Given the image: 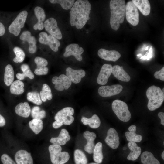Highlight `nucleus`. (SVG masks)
<instances>
[{"instance_id":"obj_20","label":"nucleus","mask_w":164,"mask_h":164,"mask_svg":"<svg viewBox=\"0 0 164 164\" xmlns=\"http://www.w3.org/2000/svg\"><path fill=\"white\" fill-rule=\"evenodd\" d=\"M83 136L87 140L84 149L88 153L91 154L93 153L95 146L94 141L96 138V135L94 133L87 131L84 132Z\"/></svg>"},{"instance_id":"obj_35","label":"nucleus","mask_w":164,"mask_h":164,"mask_svg":"<svg viewBox=\"0 0 164 164\" xmlns=\"http://www.w3.org/2000/svg\"><path fill=\"white\" fill-rule=\"evenodd\" d=\"M39 94L41 100L43 102H45L47 99L51 100L53 97L51 89L50 87L46 84H43Z\"/></svg>"},{"instance_id":"obj_14","label":"nucleus","mask_w":164,"mask_h":164,"mask_svg":"<svg viewBox=\"0 0 164 164\" xmlns=\"http://www.w3.org/2000/svg\"><path fill=\"white\" fill-rule=\"evenodd\" d=\"M112 67L110 64H105L102 67L97 78V83L100 85L106 84L112 72Z\"/></svg>"},{"instance_id":"obj_25","label":"nucleus","mask_w":164,"mask_h":164,"mask_svg":"<svg viewBox=\"0 0 164 164\" xmlns=\"http://www.w3.org/2000/svg\"><path fill=\"white\" fill-rule=\"evenodd\" d=\"M128 146L131 152L127 156V159L132 161L137 159L141 153V147L138 146L135 142L132 141L129 142Z\"/></svg>"},{"instance_id":"obj_41","label":"nucleus","mask_w":164,"mask_h":164,"mask_svg":"<svg viewBox=\"0 0 164 164\" xmlns=\"http://www.w3.org/2000/svg\"><path fill=\"white\" fill-rule=\"evenodd\" d=\"M34 61L37 65V69L46 67L48 64L46 60L40 57H36L34 59Z\"/></svg>"},{"instance_id":"obj_12","label":"nucleus","mask_w":164,"mask_h":164,"mask_svg":"<svg viewBox=\"0 0 164 164\" xmlns=\"http://www.w3.org/2000/svg\"><path fill=\"white\" fill-rule=\"evenodd\" d=\"M52 82L55 85V89L60 91H63L64 89H68L72 84V82L68 77L63 74H61L59 77H53Z\"/></svg>"},{"instance_id":"obj_47","label":"nucleus","mask_w":164,"mask_h":164,"mask_svg":"<svg viewBox=\"0 0 164 164\" xmlns=\"http://www.w3.org/2000/svg\"><path fill=\"white\" fill-rule=\"evenodd\" d=\"M5 124V120L4 117L0 114V127L4 126Z\"/></svg>"},{"instance_id":"obj_26","label":"nucleus","mask_w":164,"mask_h":164,"mask_svg":"<svg viewBox=\"0 0 164 164\" xmlns=\"http://www.w3.org/2000/svg\"><path fill=\"white\" fill-rule=\"evenodd\" d=\"M15 111L18 115L24 118H28L31 112V108L27 102H21L17 105L15 108Z\"/></svg>"},{"instance_id":"obj_19","label":"nucleus","mask_w":164,"mask_h":164,"mask_svg":"<svg viewBox=\"0 0 164 164\" xmlns=\"http://www.w3.org/2000/svg\"><path fill=\"white\" fill-rule=\"evenodd\" d=\"M21 40L27 42L29 45V52L32 54L35 53L37 50L36 41L35 37L32 36L31 32L28 31H24L20 36Z\"/></svg>"},{"instance_id":"obj_7","label":"nucleus","mask_w":164,"mask_h":164,"mask_svg":"<svg viewBox=\"0 0 164 164\" xmlns=\"http://www.w3.org/2000/svg\"><path fill=\"white\" fill-rule=\"evenodd\" d=\"M125 14L127 21L132 25L137 26L139 22V13L138 9L132 1L126 5Z\"/></svg>"},{"instance_id":"obj_11","label":"nucleus","mask_w":164,"mask_h":164,"mask_svg":"<svg viewBox=\"0 0 164 164\" xmlns=\"http://www.w3.org/2000/svg\"><path fill=\"white\" fill-rule=\"evenodd\" d=\"M122 89L123 87L121 85L115 84L100 87L98 89V92L101 96L110 97L119 94Z\"/></svg>"},{"instance_id":"obj_34","label":"nucleus","mask_w":164,"mask_h":164,"mask_svg":"<svg viewBox=\"0 0 164 164\" xmlns=\"http://www.w3.org/2000/svg\"><path fill=\"white\" fill-rule=\"evenodd\" d=\"M29 125L30 129L36 134L40 133L43 128V122L41 119H33L29 121Z\"/></svg>"},{"instance_id":"obj_1","label":"nucleus","mask_w":164,"mask_h":164,"mask_svg":"<svg viewBox=\"0 0 164 164\" xmlns=\"http://www.w3.org/2000/svg\"><path fill=\"white\" fill-rule=\"evenodd\" d=\"M91 4L88 0H77L70 8V23L78 29H82L90 19Z\"/></svg>"},{"instance_id":"obj_38","label":"nucleus","mask_w":164,"mask_h":164,"mask_svg":"<svg viewBox=\"0 0 164 164\" xmlns=\"http://www.w3.org/2000/svg\"><path fill=\"white\" fill-rule=\"evenodd\" d=\"M50 2L52 4H59L64 9H70L73 5L74 0H50Z\"/></svg>"},{"instance_id":"obj_3","label":"nucleus","mask_w":164,"mask_h":164,"mask_svg":"<svg viewBox=\"0 0 164 164\" xmlns=\"http://www.w3.org/2000/svg\"><path fill=\"white\" fill-rule=\"evenodd\" d=\"M146 96L148 99V109L150 111L155 110L160 107L164 100V94L159 87L152 85L147 90Z\"/></svg>"},{"instance_id":"obj_5","label":"nucleus","mask_w":164,"mask_h":164,"mask_svg":"<svg viewBox=\"0 0 164 164\" xmlns=\"http://www.w3.org/2000/svg\"><path fill=\"white\" fill-rule=\"evenodd\" d=\"M111 106L113 112L119 120L124 122L129 121L131 115L126 103L116 99L113 102Z\"/></svg>"},{"instance_id":"obj_43","label":"nucleus","mask_w":164,"mask_h":164,"mask_svg":"<svg viewBox=\"0 0 164 164\" xmlns=\"http://www.w3.org/2000/svg\"><path fill=\"white\" fill-rule=\"evenodd\" d=\"M48 71V68L46 67L35 69L34 73L38 75H45L46 74Z\"/></svg>"},{"instance_id":"obj_22","label":"nucleus","mask_w":164,"mask_h":164,"mask_svg":"<svg viewBox=\"0 0 164 164\" xmlns=\"http://www.w3.org/2000/svg\"><path fill=\"white\" fill-rule=\"evenodd\" d=\"M112 73L117 79L124 82H129L131 77L122 66L115 65L112 67Z\"/></svg>"},{"instance_id":"obj_18","label":"nucleus","mask_w":164,"mask_h":164,"mask_svg":"<svg viewBox=\"0 0 164 164\" xmlns=\"http://www.w3.org/2000/svg\"><path fill=\"white\" fill-rule=\"evenodd\" d=\"M15 159L17 164H33L31 154L25 150L18 151L15 154Z\"/></svg>"},{"instance_id":"obj_16","label":"nucleus","mask_w":164,"mask_h":164,"mask_svg":"<svg viewBox=\"0 0 164 164\" xmlns=\"http://www.w3.org/2000/svg\"><path fill=\"white\" fill-rule=\"evenodd\" d=\"M66 76L74 83H80L81 78L84 77L86 73L82 69L74 70L70 67H67L66 70Z\"/></svg>"},{"instance_id":"obj_49","label":"nucleus","mask_w":164,"mask_h":164,"mask_svg":"<svg viewBox=\"0 0 164 164\" xmlns=\"http://www.w3.org/2000/svg\"><path fill=\"white\" fill-rule=\"evenodd\" d=\"M161 156L163 160L164 159V151H163L162 153Z\"/></svg>"},{"instance_id":"obj_8","label":"nucleus","mask_w":164,"mask_h":164,"mask_svg":"<svg viewBox=\"0 0 164 164\" xmlns=\"http://www.w3.org/2000/svg\"><path fill=\"white\" fill-rule=\"evenodd\" d=\"M74 113L73 108L71 107H65L57 112L54 118L56 121H60L63 125H70L74 120L73 115Z\"/></svg>"},{"instance_id":"obj_46","label":"nucleus","mask_w":164,"mask_h":164,"mask_svg":"<svg viewBox=\"0 0 164 164\" xmlns=\"http://www.w3.org/2000/svg\"><path fill=\"white\" fill-rule=\"evenodd\" d=\"M158 116L161 120V124L164 125V113L163 112H160L158 113Z\"/></svg>"},{"instance_id":"obj_15","label":"nucleus","mask_w":164,"mask_h":164,"mask_svg":"<svg viewBox=\"0 0 164 164\" xmlns=\"http://www.w3.org/2000/svg\"><path fill=\"white\" fill-rule=\"evenodd\" d=\"M119 138L116 130L113 128L109 129L104 140L107 145L112 149H116L119 145Z\"/></svg>"},{"instance_id":"obj_48","label":"nucleus","mask_w":164,"mask_h":164,"mask_svg":"<svg viewBox=\"0 0 164 164\" xmlns=\"http://www.w3.org/2000/svg\"><path fill=\"white\" fill-rule=\"evenodd\" d=\"M5 30V28L3 24L0 22V34L2 33Z\"/></svg>"},{"instance_id":"obj_33","label":"nucleus","mask_w":164,"mask_h":164,"mask_svg":"<svg viewBox=\"0 0 164 164\" xmlns=\"http://www.w3.org/2000/svg\"><path fill=\"white\" fill-rule=\"evenodd\" d=\"M102 144L101 142H98L95 145L93 150V159L97 163L102 162L103 155L102 152Z\"/></svg>"},{"instance_id":"obj_24","label":"nucleus","mask_w":164,"mask_h":164,"mask_svg":"<svg viewBox=\"0 0 164 164\" xmlns=\"http://www.w3.org/2000/svg\"><path fill=\"white\" fill-rule=\"evenodd\" d=\"M132 2L144 16H147L150 14L151 6L149 0H133Z\"/></svg>"},{"instance_id":"obj_37","label":"nucleus","mask_w":164,"mask_h":164,"mask_svg":"<svg viewBox=\"0 0 164 164\" xmlns=\"http://www.w3.org/2000/svg\"><path fill=\"white\" fill-rule=\"evenodd\" d=\"M27 98L29 101L37 105H41L42 103L39 94L36 92H28L27 94Z\"/></svg>"},{"instance_id":"obj_32","label":"nucleus","mask_w":164,"mask_h":164,"mask_svg":"<svg viewBox=\"0 0 164 164\" xmlns=\"http://www.w3.org/2000/svg\"><path fill=\"white\" fill-rule=\"evenodd\" d=\"M24 84L20 80H16L11 85L10 91L11 93L16 95L22 94L24 92Z\"/></svg>"},{"instance_id":"obj_51","label":"nucleus","mask_w":164,"mask_h":164,"mask_svg":"<svg viewBox=\"0 0 164 164\" xmlns=\"http://www.w3.org/2000/svg\"><path fill=\"white\" fill-rule=\"evenodd\" d=\"M126 149H127V148H126V147H123V150H125Z\"/></svg>"},{"instance_id":"obj_52","label":"nucleus","mask_w":164,"mask_h":164,"mask_svg":"<svg viewBox=\"0 0 164 164\" xmlns=\"http://www.w3.org/2000/svg\"><path fill=\"white\" fill-rule=\"evenodd\" d=\"M164 88H163V89H162V92H163V93H164Z\"/></svg>"},{"instance_id":"obj_13","label":"nucleus","mask_w":164,"mask_h":164,"mask_svg":"<svg viewBox=\"0 0 164 164\" xmlns=\"http://www.w3.org/2000/svg\"><path fill=\"white\" fill-rule=\"evenodd\" d=\"M84 51L83 48L80 47L78 44L76 43L71 44L66 47L63 56L65 57H67L73 55L75 56L77 60L81 61L82 60L81 55Z\"/></svg>"},{"instance_id":"obj_45","label":"nucleus","mask_w":164,"mask_h":164,"mask_svg":"<svg viewBox=\"0 0 164 164\" xmlns=\"http://www.w3.org/2000/svg\"><path fill=\"white\" fill-rule=\"evenodd\" d=\"M63 125L62 123L56 121L53 123L52 126L54 128H57Z\"/></svg>"},{"instance_id":"obj_50","label":"nucleus","mask_w":164,"mask_h":164,"mask_svg":"<svg viewBox=\"0 0 164 164\" xmlns=\"http://www.w3.org/2000/svg\"><path fill=\"white\" fill-rule=\"evenodd\" d=\"M89 164H99L98 163H89Z\"/></svg>"},{"instance_id":"obj_30","label":"nucleus","mask_w":164,"mask_h":164,"mask_svg":"<svg viewBox=\"0 0 164 164\" xmlns=\"http://www.w3.org/2000/svg\"><path fill=\"white\" fill-rule=\"evenodd\" d=\"M141 160L143 164H160L159 161L151 152L147 151H145L142 153Z\"/></svg>"},{"instance_id":"obj_40","label":"nucleus","mask_w":164,"mask_h":164,"mask_svg":"<svg viewBox=\"0 0 164 164\" xmlns=\"http://www.w3.org/2000/svg\"><path fill=\"white\" fill-rule=\"evenodd\" d=\"M13 50L16 55L13 59V61L16 63L23 61L25 57V54L23 51L18 47H15Z\"/></svg>"},{"instance_id":"obj_21","label":"nucleus","mask_w":164,"mask_h":164,"mask_svg":"<svg viewBox=\"0 0 164 164\" xmlns=\"http://www.w3.org/2000/svg\"><path fill=\"white\" fill-rule=\"evenodd\" d=\"M34 12L38 19V22L33 26V29L35 30L38 29L39 30H41L44 27L43 22L46 18L45 12L43 9L39 6L36 7L34 9Z\"/></svg>"},{"instance_id":"obj_39","label":"nucleus","mask_w":164,"mask_h":164,"mask_svg":"<svg viewBox=\"0 0 164 164\" xmlns=\"http://www.w3.org/2000/svg\"><path fill=\"white\" fill-rule=\"evenodd\" d=\"M31 114L33 119H41L45 118L46 115V113L44 110H40L39 106L34 107L31 111Z\"/></svg>"},{"instance_id":"obj_17","label":"nucleus","mask_w":164,"mask_h":164,"mask_svg":"<svg viewBox=\"0 0 164 164\" xmlns=\"http://www.w3.org/2000/svg\"><path fill=\"white\" fill-rule=\"evenodd\" d=\"M97 53L101 58L114 62L117 61L121 56L120 53L116 50H108L103 48L100 49Z\"/></svg>"},{"instance_id":"obj_27","label":"nucleus","mask_w":164,"mask_h":164,"mask_svg":"<svg viewBox=\"0 0 164 164\" xmlns=\"http://www.w3.org/2000/svg\"><path fill=\"white\" fill-rule=\"evenodd\" d=\"M136 126L134 125H132L128 128L129 131H127L125 133V135L127 140L129 142L132 141L139 142L142 140V137L140 135L136 134Z\"/></svg>"},{"instance_id":"obj_6","label":"nucleus","mask_w":164,"mask_h":164,"mask_svg":"<svg viewBox=\"0 0 164 164\" xmlns=\"http://www.w3.org/2000/svg\"><path fill=\"white\" fill-rule=\"evenodd\" d=\"M27 15L28 12L24 10L19 13L9 26L8 28L9 32L15 36H18L20 32L21 28L24 26Z\"/></svg>"},{"instance_id":"obj_31","label":"nucleus","mask_w":164,"mask_h":164,"mask_svg":"<svg viewBox=\"0 0 164 164\" xmlns=\"http://www.w3.org/2000/svg\"><path fill=\"white\" fill-rule=\"evenodd\" d=\"M21 69L23 72L22 73H18L16 75L17 78L20 80H23L26 77L31 79H33L34 76L31 70L29 65L26 64H23L21 66Z\"/></svg>"},{"instance_id":"obj_9","label":"nucleus","mask_w":164,"mask_h":164,"mask_svg":"<svg viewBox=\"0 0 164 164\" xmlns=\"http://www.w3.org/2000/svg\"><path fill=\"white\" fill-rule=\"evenodd\" d=\"M46 30L51 35L56 39L60 40L62 38L61 32L57 26L56 20L53 18L46 19L44 23Z\"/></svg>"},{"instance_id":"obj_4","label":"nucleus","mask_w":164,"mask_h":164,"mask_svg":"<svg viewBox=\"0 0 164 164\" xmlns=\"http://www.w3.org/2000/svg\"><path fill=\"white\" fill-rule=\"evenodd\" d=\"M51 162L53 164H64L69 160L70 155L66 151L61 152L60 145L55 144L50 145L48 148Z\"/></svg>"},{"instance_id":"obj_28","label":"nucleus","mask_w":164,"mask_h":164,"mask_svg":"<svg viewBox=\"0 0 164 164\" xmlns=\"http://www.w3.org/2000/svg\"><path fill=\"white\" fill-rule=\"evenodd\" d=\"M81 121L85 125H88L92 128H97L100 125L101 121L98 116L96 114L93 115L90 118L83 117L81 119Z\"/></svg>"},{"instance_id":"obj_29","label":"nucleus","mask_w":164,"mask_h":164,"mask_svg":"<svg viewBox=\"0 0 164 164\" xmlns=\"http://www.w3.org/2000/svg\"><path fill=\"white\" fill-rule=\"evenodd\" d=\"M14 75L13 69L9 64L5 67L4 76V81L5 85L9 86L13 82Z\"/></svg>"},{"instance_id":"obj_42","label":"nucleus","mask_w":164,"mask_h":164,"mask_svg":"<svg viewBox=\"0 0 164 164\" xmlns=\"http://www.w3.org/2000/svg\"><path fill=\"white\" fill-rule=\"evenodd\" d=\"M1 159L3 164H16L12 158L6 154H4L1 156Z\"/></svg>"},{"instance_id":"obj_2","label":"nucleus","mask_w":164,"mask_h":164,"mask_svg":"<svg viewBox=\"0 0 164 164\" xmlns=\"http://www.w3.org/2000/svg\"><path fill=\"white\" fill-rule=\"evenodd\" d=\"M111 10L110 24L111 28L117 30L120 24L124 21L126 3L124 0H111L110 2Z\"/></svg>"},{"instance_id":"obj_36","label":"nucleus","mask_w":164,"mask_h":164,"mask_svg":"<svg viewBox=\"0 0 164 164\" xmlns=\"http://www.w3.org/2000/svg\"><path fill=\"white\" fill-rule=\"evenodd\" d=\"M74 158L76 164H87V157L81 150L77 149L74 152Z\"/></svg>"},{"instance_id":"obj_10","label":"nucleus","mask_w":164,"mask_h":164,"mask_svg":"<svg viewBox=\"0 0 164 164\" xmlns=\"http://www.w3.org/2000/svg\"><path fill=\"white\" fill-rule=\"evenodd\" d=\"M39 41L41 44L48 45L53 51L56 52L58 50L60 43L57 39L51 35L48 36L45 32H42L39 34Z\"/></svg>"},{"instance_id":"obj_44","label":"nucleus","mask_w":164,"mask_h":164,"mask_svg":"<svg viewBox=\"0 0 164 164\" xmlns=\"http://www.w3.org/2000/svg\"><path fill=\"white\" fill-rule=\"evenodd\" d=\"M155 77L157 79H159L160 80H164V67L159 71H157L154 74Z\"/></svg>"},{"instance_id":"obj_23","label":"nucleus","mask_w":164,"mask_h":164,"mask_svg":"<svg viewBox=\"0 0 164 164\" xmlns=\"http://www.w3.org/2000/svg\"><path fill=\"white\" fill-rule=\"evenodd\" d=\"M70 139L68 131L65 129H62L57 137H52L50 142L53 144L59 145H64Z\"/></svg>"}]
</instances>
